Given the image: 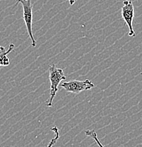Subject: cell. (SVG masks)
<instances>
[{
	"instance_id": "cell-1",
	"label": "cell",
	"mask_w": 142,
	"mask_h": 147,
	"mask_svg": "<svg viewBox=\"0 0 142 147\" xmlns=\"http://www.w3.org/2000/svg\"><path fill=\"white\" fill-rule=\"evenodd\" d=\"M49 79L50 82V98L46 101V105L47 107H52L53 105V100L59 91L58 86L60 85L62 80L66 79V76H65L62 69L57 68L55 64H52L49 67Z\"/></svg>"
},
{
	"instance_id": "cell-2",
	"label": "cell",
	"mask_w": 142,
	"mask_h": 147,
	"mask_svg": "<svg viewBox=\"0 0 142 147\" xmlns=\"http://www.w3.org/2000/svg\"><path fill=\"white\" fill-rule=\"evenodd\" d=\"M21 4L24 9V14H23V18L25 22L26 26L27 31H28V36L30 37L32 42V46L36 47V40L33 33V6L30 0H16V4Z\"/></svg>"
},
{
	"instance_id": "cell-3",
	"label": "cell",
	"mask_w": 142,
	"mask_h": 147,
	"mask_svg": "<svg viewBox=\"0 0 142 147\" xmlns=\"http://www.w3.org/2000/svg\"><path fill=\"white\" fill-rule=\"evenodd\" d=\"M61 87L69 93L78 94L81 92L92 89L95 87V84L89 79H85L83 81L71 80L69 82H65L60 84Z\"/></svg>"
},
{
	"instance_id": "cell-4",
	"label": "cell",
	"mask_w": 142,
	"mask_h": 147,
	"mask_svg": "<svg viewBox=\"0 0 142 147\" xmlns=\"http://www.w3.org/2000/svg\"><path fill=\"white\" fill-rule=\"evenodd\" d=\"M121 12L124 21L129 27V31L128 34L129 36L134 37L136 35L132 25L134 18V7L133 2L131 0H125L123 1Z\"/></svg>"
},
{
	"instance_id": "cell-5",
	"label": "cell",
	"mask_w": 142,
	"mask_h": 147,
	"mask_svg": "<svg viewBox=\"0 0 142 147\" xmlns=\"http://www.w3.org/2000/svg\"><path fill=\"white\" fill-rule=\"evenodd\" d=\"M13 49H14L13 44H10L8 50L0 45V67H1V66L7 67V66L9 65L10 59L7 57V55L9 54L11 51H13Z\"/></svg>"
},
{
	"instance_id": "cell-6",
	"label": "cell",
	"mask_w": 142,
	"mask_h": 147,
	"mask_svg": "<svg viewBox=\"0 0 142 147\" xmlns=\"http://www.w3.org/2000/svg\"><path fill=\"white\" fill-rule=\"evenodd\" d=\"M85 134H86L87 136L92 137L93 139H94V140L96 141V142H97L99 146H104V145H103L100 142V140H99L98 138L97 134H96V131H95V130H88V129H87V130H85Z\"/></svg>"
},
{
	"instance_id": "cell-7",
	"label": "cell",
	"mask_w": 142,
	"mask_h": 147,
	"mask_svg": "<svg viewBox=\"0 0 142 147\" xmlns=\"http://www.w3.org/2000/svg\"><path fill=\"white\" fill-rule=\"evenodd\" d=\"M76 1H77V0H69V2L70 5H73Z\"/></svg>"
},
{
	"instance_id": "cell-8",
	"label": "cell",
	"mask_w": 142,
	"mask_h": 147,
	"mask_svg": "<svg viewBox=\"0 0 142 147\" xmlns=\"http://www.w3.org/2000/svg\"><path fill=\"white\" fill-rule=\"evenodd\" d=\"M141 74H142V71H141Z\"/></svg>"
}]
</instances>
